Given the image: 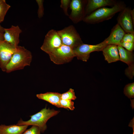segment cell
<instances>
[{
    "mask_svg": "<svg viewBox=\"0 0 134 134\" xmlns=\"http://www.w3.org/2000/svg\"><path fill=\"white\" fill-rule=\"evenodd\" d=\"M126 7V5L123 2L118 1L111 7H105L96 10L86 16L83 21L87 23L94 24L108 20Z\"/></svg>",
    "mask_w": 134,
    "mask_h": 134,
    "instance_id": "6da1fadb",
    "label": "cell"
},
{
    "mask_svg": "<svg viewBox=\"0 0 134 134\" xmlns=\"http://www.w3.org/2000/svg\"><path fill=\"white\" fill-rule=\"evenodd\" d=\"M32 58V53L30 51L24 46H18L6 66L5 71L9 73L23 69L25 67L30 65Z\"/></svg>",
    "mask_w": 134,
    "mask_h": 134,
    "instance_id": "7a4b0ae2",
    "label": "cell"
},
{
    "mask_svg": "<svg viewBox=\"0 0 134 134\" xmlns=\"http://www.w3.org/2000/svg\"><path fill=\"white\" fill-rule=\"evenodd\" d=\"M60 112V111L54 109L47 108L46 107L38 112L30 116L31 118L28 121H24L20 119L17 125L37 126L39 128L41 132L43 133L47 129L46 123L48 120L58 114Z\"/></svg>",
    "mask_w": 134,
    "mask_h": 134,
    "instance_id": "3957f363",
    "label": "cell"
},
{
    "mask_svg": "<svg viewBox=\"0 0 134 134\" xmlns=\"http://www.w3.org/2000/svg\"><path fill=\"white\" fill-rule=\"evenodd\" d=\"M57 31L63 45L73 48L83 43L79 34L72 25Z\"/></svg>",
    "mask_w": 134,
    "mask_h": 134,
    "instance_id": "277c9868",
    "label": "cell"
},
{
    "mask_svg": "<svg viewBox=\"0 0 134 134\" xmlns=\"http://www.w3.org/2000/svg\"><path fill=\"white\" fill-rule=\"evenodd\" d=\"M105 39L102 42L95 45H90L83 43L73 48L75 57L77 59L87 62L89 59L90 54L95 51H102L107 45Z\"/></svg>",
    "mask_w": 134,
    "mask_h": 134,
    "instance_id": "5b68a950",
    "label": "cell"
},
{
    "mask_svg": "<svg viewBox=\"0 0 134 134\" xmlns=\"http://www.w3.org/2000/svg\"><path fill=\"white\" fill-rule=\"evenodd\" d=\"M48 55L51 60L57 65L68 63L75 57L73 48L63 44Z\"/></svg>",
    "mask_w": 134,
    "mask_h": 134,
    "instance_id": "8992f818",
    "label": "cell"
},
{
    "mask_svg": "<svg viewBox=\"0 0 134 134\" xmlns=\"http://www.w3.org/2000/svg\"><path fill=\"white\" fill-rule=\"evenodd\" d=\"M63 44L57 31L54 29L49 31L45 36L41 49L48 54Z\"/></svg>",
    "mask_w": 134,
    "mask_h": 134,
    "instance_id": "52a82bcc",
    "label": "cell"
},
{
    "mask_svg": "<svg viewBox=\"0 0 134 134\" xmlns=\"http://www.w3.org/2000/svg\"><path fill=\"white\" fill-rule=\"evenodd\" d=\"M87 1L85 0H71L69 6L71 12L69 17L74 23L83 21L86 16L85 9Z\"/></svg>",
    "mask_w": 134,
    "mask_h": 134,
    "instance_id": "ba28073f",
    "label": "cell"
},
{
    "mask_svg": "<svg viewBox=\"0 0 134 134\" xmlns=\"http://www.w3.org/2000/svg\"><path fill=\"white\" fill-rule=\"evenodd\" d=\"M17 47L4 40L0 41V67L3 71H5L6 66Z\"/></svg>",
    "mask_w": 134,
    "mask_h": 134,
    "instance_id": "9c48e42d",
    "label": "cell"
},
{
    "mask_svg": "<svg viewBox=\"0 0 134 134\" xmlns=\"http://www.w3.org/2000/svg\"><path fill=\"white\" fill-rule=\"evenodd\" d=\"M131 9L126 7L119 12L117 18V23L125 33H134V25L131 14Z\"/></svg>",
    "mask_w": 134,
    "mask_h": 134,
    "instance_id": "30bf717a",
    "label": "cell"
},
{
    "mask_svg": "<svg viewBox=\"0 0 134 134\" xmlns=\"http://www.w3.org/2000/svg\"><path fill=\"white\" fill-rule=\"evenodd\" d=\"M118 1L115 0H87L85 9L86 16L100 8L108 6L112 7Z\"/></svg>",
    "mask_w": 134,
    "mask_h": 134,
    "instance_id": "8fae6325",
    "label": "cell"
},
{
    "mask_svg": "<svg viewBox=\"0 0 134 134\" xmlns=\"http://www.w3.org/2000/svg\"><path fill=\"white\" fill-rule=\"evenodd\" d=\"M4 40L15 47L19 43V35L22 31L18 26L12 25L9 28H4Z\"/></svg>",
    "mask_w": 134,
    "mask_h": 134,
    "instance_id": "7c38bea8",
    "label": "cell"
},
{
    "mask_svg": "<svg viewBox=\"0 0 134 134\" xmlns=\"http://www.w3.org/2000/svg\"><path fill=\"white\" fill-rule=\"evenodd\" d=\"M125 32L117 23L111 29L109 36L105 39L107 45H120Z\"/></svg>",
    "mask_w": 134,
    "mask_h": 134,
    "instance_id": "4fadbf2b",
    "label": "cell"
},
{
    "mask_svg": "<svg viewBox=\"0 0 134 134\" xmlns=\"http://www.w3.org/2000/svg\"><path fill=\"white\" fill-rule=\"evenodd\" d=\"M102 51L105 60L110 63L119 60L117 45L110 44L104 47Z\"/></svg>",
    "mask_w": 134,
    "mask_h": 134,
    "instance_id": "5bb4252c",
    "label": "cell"
},
{
    "mask_svg": "<svg viewBox=\"0 0 134 134\" xmlns=\"http://www.w3.org/2000/svg\"><path fill=\"white\" fill-rule=\"evenodd\" d=\"M61 94L57 92H47L36 95L39 99L46 101L53 105L59 108H63L60 101Z\"/></svg>",
    "mask_w": 134,
    "mask_h": 134,
    "instance_id": "9a60e30c",
    "label": "cell"
},
{
    "mask_svg": "<svg viewBox=\"0 0 134 134\" xmlns=\"http://www.w3.org/2000/svg\"><path fill=\"white\" fill-rule=\"evenodd\" d=\"M29 126L12 125H0V134H22Z\"/></svg>",
    "mask_w": 134,
    "mask_h": 134,
    "instance_id": "2e32d148",
    "label": "cell"
},
{
    "mask_svg": "<svg viewBox=\"0 0 134 134\" xmlns=\"http://www.w3.org/2000/svg\"><path fill=\"white\" fill-rule=\"evenodd\" d=\"M119 60L128 66L134 63V54L133 52L127 50L120 45H117Z\"/></svg>",
    "mask_w": 134,
    "mask_h": 134,
    "instance_id": "e0dca14e",
    "label": "cell"
},
{
    "mask_svg": "<svg viewBox=\"0 0 134 134\" xmlns=\"http://www.w3.org/2000/svg\"><path fill=\"white\" fill-rule=\"evenodd\" d=\"M10 6L6 3L5 0L0 4V23L2 22Z\"/></svg>",
    "mask_w": 134,
    "mask_h": 134,
    "instance_id": "ac0fdd59",
    "label": "cell"
},
{
    "mask_svg": "<svg viewBox=\"0 0 134 134\" xmlns=\"http://www.w3.org/2000/svg\"><path fill=\"white\" fill-rule=\"evenodd\" d=\"M124 93L125 96L129 98L134 97V83H129L126 85L124 88Z\"/></svg>",
    "mask_w": 134,
    "mask_h": 134,
    "instance_id": "d6986e66",
    "label": "cell"
},
{
    "mask_svg": "<svg viewBox=\"0 0 134 134\" xmlns=\"http://www.w3.org/2000/svg\"><path fill=\"white\" fill-rule=\"evenodd\" d=\"M61 98L63 100H75L76 97L74 90L70 88L67 92L61 94Z\"/></svg>",
    "mask_w": 134,
    "mask_h": 134,
    "instance_id": "ffe728a7",
    "label": "cell"
},
{
    "mask_svg": "<svg viewBox=\"0 0 134 134\" xmlns=\"http://www.w3.org/2000/svg\"><path fill=\"white\" fill-rule=\"evenodd\" d=\"M60 103L63 108L68 109L71 110H73L75 108L74 102L72 100L61 99Z\"/></svg>",
    "mask_w": 134,
    "mask_h": 134,
    "instance_id": "44dd1931",
    "label": "cell"
},
{
    "mask_svg": "<svg viewBox=\"0 0 134 134\" xmlns=\"http://www.w3.org/2000/svg\"><path fill=\"white\" fill-rule=\"evenodd\" d=\"M71 1L70 0H61V1L60 7L63 9L65 15L67 16H69L67 10L70 6Z\"/></svg>",
    "mask_w": 134,
    "mask_h": 134,
    "instance_id": "7402d4cb",
    "label": "cell"
},
{
    "mask_svg": "<svg viewBox=\"0 0 134 134\" xmlns=\"http://www.w3.org/2000/svg\"><path fill=\"white\" fill-rule=\"evenodd\" d=\"M125 74L129 79H132L133 78L134 75V63L128 66V67L125 70Z\"/></svg>",
    "mask_w": 134,
    "mask_h": 134,
    "instance_id": "603a6c76",
    "label": "cell"
},
{
    "mask_svg": "<svg viewBox=\"0 0 134 134\" xmlns=\"http://www.w3.org/2000/svg\"><path fill=\"white\" fill-rule=\"evenodd\" d=\"M38 6L37 14L38 17L41 18L44 14V8L43 7L44 0H36Z\"/></svg>",
    "mask_w": 134,
    "mask_h": 134,
    "instance_id": "cb8c5ba5",
    "label": "cell"
},
{
    "mask_svg": "<svg viewBox=\"0 0 134 134\" xmlns=\"http://www.w3.org/2000/svg\"><path fill=\"white\" fill-rule=\"evenodd\" d=\"M41 131L37 126H32L31 128L26 130L22 134H40Z\"/></svg>",
    "mask_w": 134,
    "mask_h": 134,
    "instance_id": "d4e9b609",
    "label": "cell"
},
{
    "mask_svg": "<svg viewBox=\"0 0 134 134\" xmlns=\"http://www.w3.org/2000/svg\"><path fill=\"white\" fill-rule=\"evenodd\" d=\"M121 42L134 43V33H126Z\"/></svg>",
    "mask_w": 134,
    "mask_h": 134,
    "instance_id": "484cf974",
    "label": "cell"
},
{
    "mask_svg": "<svg viewBox=\"0 0 134 134\" xmlns=\"http://www.w3.org/2000/svg\"><path fill=\"white\" fill-rule=\"evenodd\" d=\"M119 45L130 52H133L134 50V43L121 42Z\"/></svg>",
    "mask_w": 134,
    "mask_h": 134,
    "instance_id": "4316f807",
    "label": "cell"
},
{
    "mask_svg": "<svg viewBox=\"0 0 134 134\" xmlns=\"http://www.w3.org/2000/svg\"><path fill=\"white\" fill-rule=\"evenodd\" d=\"M131 17L134 23V9H131Z\"/></svg>",
    "mask_w": 134,
    "mask_h": 134,
    "instance_id": "83f0119b",
    "label": "cell"
},
{
    "mask_svg": "<svg viewBox=\"0 0 134 134\" xmlns=\"http://www.w3.org/2000/svg\"><path fill=\"white\" fill-rule=\"evenodd\" d=\"M4 40L3 33H0V41Z\"/></svg>",
    "mask_w": 134,
    "mask_h": 134,
    "instance_id": "f1b7e54d",
    "label": "cell"
},
{
    "mask_svg": "<svg viewBox=\"0 0 134 134\" xmlns=\"http://www.w3.org/2000/svg\"><path fill=\"white\" fill-rule=\"evenodd\" d=\"M4 28L0 25V33H4Z\"/></svg>",
    "mask_w": 134,
    "mask_h": 134,
    "instance_id": "f546056e",
    "label": "cell"
},
{
    "mask_svg": "<svg viewBox=\"0 0 134 134\" xmlns=\"http://www.w3.org/2000/svg\"><path fill=\"white\" fill-rule=\"evenodd\" d=\"M5 0H0V4L4 1Z\"/></svg>",
    "mask_w": 134,
    "mask_h": 134,
    "instance_id": "4dcf8cb0",
    "label": "cell"
}]
</instances>
